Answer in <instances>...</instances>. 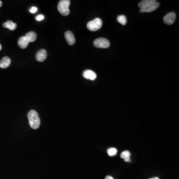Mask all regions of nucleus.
I'll use <instances>...</instances> for the list:
<instances>
[{
  "label": "nucleus",
  "mask_w": 179,
  "mask_h": 179,
  "mask_svg": "<svg viewBox=\"0 0 179 179\" xmlns=\"http://www.w3.org/2000/svg\"><path fill=\"white\" fill-rule=\"evenodd\" d=\"M44 18V17L43 15L40 14L38 16H37V18H36V20L37 21H41L42 20H43Z\"/></svg>",
  "instance_id": "18"
},
{
  "label": "nucleus",
  "mask_w": 179,
  "mask_h": 179,
  "mask_svg": "<svg viewBox=\"0 0 179 179\" xmlns=\"http://www.w3.org/2000/svg\"><path fill=\"white\" fill-rule=\"evenodd\" d=\"M124 160L125 162H129L130 161V159L129 157V158H126V159H124Z\"/></svg>",
  "instance_id": "21"
},
{
  "label": "nucleus",
  "mask_w": 179,
  "mask_h": 179,
  "mask_svg": "<svg viewBox=\"0 0 179 179\" xmlns=\"http://www.w3.org/2000/svg\"><path fill=\"white\" fill-rule=\"evenodd\" d=\"M18 45L22 49H25L28 46L29 42L27 40L25 37H21L18 40Z\"/></svg>",
  "instance_id": "13"
},
{
  "label": "nucleus",
  "mask_w": 179,
  "mask_h": 179,
  "mask_svg": "<svg viewBox=\"0 0 179 179\" xmlns=\"http://www.w3.org/2000/svg\"><path fill=\"white\" fill-rule=\"evenodd\" d=\"M24 37L29 43H33L37 40V34L34 31H30L29 33H27Z\"/></svg>",
  "instance_id": "12"
},
{
  "label": "nucleus",
  "mask_w": 179,
  "mask_h": 179,
  "mask_svg": "<svg viewBox=\"0 0 179 179\" xmlns=\"http://www.w3.org/2000/svg\"><path fill=\"white\" fill-rule=\"evenodd\" d=\"M103 21L100 18H96L88 23L87 27L89 30L96 31L102 27Z\"/></svg>",
  "instance_id": "3"
},
{
  "label": "nucleus",
  "mask_w": 179,
  "mask_h": 179,
  "mask_svg": "<svg viewBox=\"0 0 179 179\" xmlns=\"http://www.w3.org/2000/svg\"><path fill=\"white\" fill-rule=\"evenodd\" d=\"M130 155L131 154H130L129 151L128 150H126V151H123V152L121 153L120 154V157L123 159H126V158H129Z\"/></svg>",
  "instance_id": "17"
},
{
  "label": "nucleus",
  "mask_w": 179,
  "mask_h": 179,
  "mask_svg": "<svg viewBox=\"0 0 179 179\" xmlns=\"http://www.w3.org/2000/svg\"><path fill=\"white\" fill-rule=\"evenodd\" d=\"M176 18V14L174 12H170L164 16L163 18L164 22L168 25H171L174 23Z\"/></svg>",
  "instance_id": "5"
},
{
  "label": "nucleus",
  "mask_w": 179,
  "mask_h": 179,
  "mask_svg": "<svg viewBox=\"0 0 179 179\" xmlns=\"http://www.w3.org/2000/svg\"><path fill=\"white\" fill-rule=\"evenodd\" d=\"M2 6V2L0 1V8Z\"/></svg>",
  "instance_id": "23"
},
{
  "label": "nucleus",
  "mask_w": 179,
  "mask_h": 179,
  "mask_svg": "<svg viewBox=\"0 0 179 179\" xmlns=\"http://www.w3.org/2000/svg\"><path fill=\"white\" fill-rule=\"evenodd\" d=\"M83 77L86 79L93 81L96 79L97 75L93 71L90 70H87L84 72Z\"/></svg>",
  "instance_id": "9"
},
{
  "label": "nucleus",
  "mask_w": 179,
  "mask_h": 179,
  "mask_svg": "<svg viewBox=\"0 0 179 179\" xmlns=\"http://www.w3.org/2000/svg\"><path fill=\"white\" fill-rule=\"evenodd\" d=\"M117 149L115 148H110L107 150V154L110 156H114L117 155Z\"/></svg>",
  "instance_id": "16"
},
{
  "label": "nucleus",
  "mask_w": 179,
  "mask_h": 179,
  "mask_svg": "<svg viewBox=\"0 0 179 179\" xmlns=\"http://www.w3.org/2000/svg\"><path fill=\"white\" fill-rule=\"evenodd\" d=\"M3 26L5 28H8L11 30H14L17 28V24L15 23H13V21H8L6 23H4Z\"/></svg>",
  "instance_id": "14"
},
{
  "label": "nucleus",
  "mask_w": 179,
  "mask_h": 179,
  "mask_svg": "<svg viewBox=\"0 0 179 179\" xmlns=\"http://www.w3.org/2000/svg\"><path fill=\"white\" fill-rule=\"evenodd\" d=\"M117 21L119 23L123 26H125L127 23V20L126 16L124 15H120L117 17Z\"/></svg>",
  "instance_id": "15"
},
{
  "label": "nucleus",
  "mask_w": 179,
  "mask_h": 179,
  "mask_svg": "<svg viewBox=\"0 0 179 179\" xmlns=\"http://www.w3.org/2000/svg\"><path fill=\"white\" fill-rule=\"evenodd\" d=\"M160 179L159 178H158V177H154V178H150V179Z\"/></svg>",
  "instance_id": "22"
},
{
  "label": "nucleus",
  "mask_w": 179,
  "mask_h": 179,
  "mask_svg": "<svg viewBox=\"0 0 179 179\" xmlns=\"http://www.w3.org/2000/svg\"><path fill=\"white\" fill-rule=\"evenodd\" d=\"M156 2H157V1L155 0H144V1H141L138 4V7L140 8L141 9H143V8H144L147 7L148 6H150L151 5L153 4Z\"/></svg>",
  "instance_id": "11"
},
{
  "label": "nucleus",
  "mask_w": 179,
  "mask_h": 179,
  "mask_svg": "<svg viewBox=\"0 0 179 179\" xmlns=\"http://www.w3.org/2000/svg\"><path fill=\"white\" fill-rule=\"evenodd\" d=\"M30 13L34 14L37 11V7H33L31 9H30Z\"/></svg>",
  "instance_id": "19"
},
{
  "label": "nucleus",
  "mask_w": 179,
  "mask_h": 179,
  "mask_svg": "<svg viewBox=\"0 0 179 179\" xmlns=\"http://www.w3.org/2000/svg\"><path fill=\"white\" fill-rule=\"evenodd\" d=\"M65 38L69 45H73L75 44L76 40L75 36L71 31H67L65 33Z\"/></svg>",
  "instance_id": "7"
},
{
  "label": "nucleus",
  "mask_w": 179,
  "mask_h": 179,
  "mask_svg": "<svg viewBox=\"0 0 179 179\" xmlns=\"http://www.w3.org/2000/svg\"><path fill=\"white\" fill-rule=\"evenodd\" d=\"M2 50V46L1 44H0V51H1Z\"/></svg>",
  "instance_id": "24"
},
{
  "label": "nucleus",
  "mask_w": 179,
  "mask_h": 179,
  "mask_svg": "<svg viewBox=\"0 0 179 179\" xmlns=\"http://www.w3.org/2000/svg\"><path fill=\"white\" fill-rule=\"evenodd\" d=\"M47 51L45 50H41L37 52L36 55V59L38 62H43L46 59Z\"/></svg>",
  "instance_id": "8"
},
{
  "label": "nucleus",
  "mask_w": 179,
  "mask_h": 179,
  "mask_svg": "<svg viewBox=\"0 0 179 179\" xmlns=\"http://www.w3.org/2000/svg\"><path fill=\"white\" fill-rule=\"evenodd\" d=\"M11 60L8 57H4L0 61V67L3 69L7 68L10 66Z\"/></svg>",
  "instance_id": "10"
},
{
  "label": "nucleus",
  "mask_w": 179,
  "mask_h": 179,
  "mask_svg": "<svg viewBox=\"0 0 179 179\" xmlns=\"http://www.w3.org/2000/svg\"><path fill=\"white\" fill-rule=\"evenodd\" d=\"M70 5V1L61 0L58 3V11L63 16H68L70 14V10L69 9Z\"/></svg>",
  "instance_id": "2"
},
{
  "label": "nucleus",
  "mask_w": 179,
  "mask_h": 179,
  "mask_svg": "<svg viewBox=\"0 0 179 179\" xmlns=\"http://www.w3.org/2000/svg\"><path fill=\"white\" fill-rule=\"evenodd\" d=\"M94 45L97 48H107L110 46V43L106 38H99L94 40Z\"/></svg>",
  "instance_id": "4"
},
{
  "label": "nucleus",
  "mask_w": 179,
  "mask_h": 179,
  "mask_svg": "<svg viewBox=\"0 0 179 179\" xmlns=\"http://www.w3.org/2000/svg\"><path fill=\"white\" fill-rule=\"evenodd\" d=\"M105 179H114L112 177L110 176H107L105 178Z\"/></svg>",
  "instance_id": "20"
},
{
  "label": "nucleus",
  "mask_w": 179,
  "mask_h": 179,
  "mask_svg": "<svg viewBox=\"0 0 179 179\" xmlns=\"http://www.w3.org/2000/svg\"><path fill=\"white\" fill-rule=\"evenodd\" d=\"M159 6V3H158V2H156L153 4L151 5L150 6L140 9V11L141 13H151V12H152V11H154L158 9Z\"/></svg>",
  "instance_id": "6"
},
{
  "label": "nucleus",
  "mask_w": 179,
  "mask_h": 179,
  "mask_svg": "<svg viewBox=\"0 0 179 179\" xmlns=\"http://www.w3.org/2000/svg\"><path fill=\"white\" fill-rule=\"evenodd\" d=\"M29 123L31 128L37 129L40 127V120L38 113L34 110H30L27 114Z\"/></svg>",
  "instance_id": "1"
}]
</instances>
